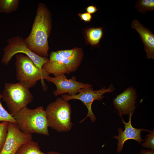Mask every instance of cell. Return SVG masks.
Segmentation results:
<instances>
[{
  "instance_id": "6da1fadb",
  "label": "cell",
  "mask_w": 154,
  "mask_h": 154,
  "mask_svg": "<svg viewBox=\"0 0 154 154\" xmlns=\"http://www.w3.org/2000/svg\"><path fill=\"white\" fill-rule=\"evenodd\" d=\"M51 29V13L44 4L40 3L38 5L31 32L24 39L29 48L37 55L48 56L49 49L48 38Z\"/></svg>"
},
{
  "instance_id": "7a4b0ae2",
  "label": "cell",
  "mask_w": 154,
  "mask_h": 154,
  "mask_svg": "<svg viewBox=\"0 0 154 154\" xmlns=\"http://www.w3.org/2000/svg\"><path fill=\"white\" fill-rule=\"evenodd\" d=\"M83 52L80 48L52 51L48 61L42 69L55 76L68 74L76 71L82 59Z\"/></svg>"
},
{
  "instance_id": "3957f363",
  "label": "cell",
  "mask_w": 154,
  "mask_h": 154,
  "mask_svg": "<svg viewBox=\"0 0 154 154\" xmlns=\"http://www.w3.org/2000/svg\"><path fill=\"white\" fill-rule=\"evenodd\" d=\"M23 133H36L48 136V125L45 110L42 106L34 109L24 107L13 115Z\"/></svg>"
},
{
  "instance_id": "277c9868",
  "label": "cell",
  "mask_w": 154,
  "mask_h": 154,
  "mask_svg": "<svg viewBox=\"0 0 154 154\" xmlns=\"http://www.w3.org/2000/svg\"><path fill=\"white\" fill-rule=\"evenodd\" d=\"M45 111L48 127L59 132L71 130L73 123L71 107L68 101L58 98L47 106Z\"/></svg>"
},
{
  "instance_id": "5b68a950",
  "label": "cell",
  "mask_w": 154,
  "mask_h": 154,
  "mask_svg": "<svg viewBox=\"0 0 154 154\" xmlns=\"http://www.w3.org/2000/svg\"><path fill=\"white\" fill-rule=\"evenodd\" d=\"M15 66L17 79L19 82L29 89L41 80L43 87L46 86L44 79L49 74L43 69L37 67L27 56L19 53L16 55Z\"/></svg>"
},
{
  "instance_id": "8992f818",
  "label": "cell",
  "mask_w": 154,
  "mask_h": 154,
  "mask_svg": "<svg viewBox=\"0 0 154 154\" xmlns=\"http://www.w3.org/2000/svg\"><path fill=\"white\" fill-rule=\"evenodd\" d=\"M29 89L19 82L4 83L2 99L12 116L32 101L33 96Z\"/></svg>"
},
{
  "instance_id": "52a82bcc",
  "label": "cell",
  "mask_w": 154,
  "mask_h": 154,
  "mask_svg": "<svg viewBox=\"0 0 154 154\" xmlns=\"http://www.w3.org/2000/svg\"><path fill=\"white\" fill-rule=\"evenodd\" d=\"M7 43L3 49V54L1 62L7 65L14 55L19 53L23 54L28 56L35 64L39 68L42 69L43 65L48 59L41 56L32 52L28 47L22 37L16 35L9 38Z\"/></svg>"
},
{
  "instance_id": "ba28073f",
  "label": "cell",
  "mask_w": 154,
  "mask_h": 154,
  "mask_svg": "<svg viewBox=\"0 0 154 154\" xmlns=\"http://www.w3.org/2000/svg\"><path fill=\"white\" fill-rule=\"evenodd\" d=\"M115 88L112 84L106 88L104 86L101 89L97 90H93L92 86L82 89L78 94L74 95L62 94V98L66 101L72 99H77L82 101L87 107L88 112L86 117L81 120L80 123H82L88 117H89L91 121L94 122L96 118L94 115L92 109V105L95 100H102L104 98V95L107 93H111L114 91Z\"/></svg>"
},
{
  "instance_id": "9c48e42d",
  "label": "cell",
  "mask_w": 154,
  "mask_h": 154,
  "mask_svg": "<svg viewBox=\"0 0 154 154\" xmlns=\"http://www.w3.org/2000/svg\"><path fill=\"white\" fill-rule=\"evenodd\" d=\"M45 79L48 82L53 83L56 86V89L53 92V94L56 96L67 93L69 95H75L82 89L92 86L89 84L77 81L76 78L74 76L71 78L67 79L64 74L54 77L48 75Z\"/></svg>"
},
{
  "instance_id": "30bf717a",
  "label": "cell",
  "mask_w": 154,
  "mask_h": 154,
  "mask_svg": "<svg viewBox=\"0 0 154 154\" xmlns=\"http://www.w3.org/2000/svg\"><path fill=\"white\" fill-rule=\"evenodd\" d=\"M32 138L31 134L22 132L16 124L8 122L7 138L0 154H16L22 145Z\"/></svg>"
},
{
  "instance_id": "8fae6325",
  "label": "cell",
  "mask_w": 154,
  "mask_h": 154,
  "mask_svg": "<svg viewBox=\"0 0 154 154\" xmlns=\"http://www.w3.org/2000/svg\"><path fill=\"white\" fill-rule=\"evenodd\" d=\"M137 96L136 91L132 86L127 88L124 92L116 96L113 100L114 108L121 117L123 115L133 113Z\"/></svg>"
},
{
  "instance_id": "7c38bea8",
  "label": "cell",
  "mask_w": 154,
  "mask_h": 154,
  "mask_svg": "<svg viewBox=\"0 0 154 154\" xmlns=\"http://www.w3.org/2000/svg\"><path fill=\"white\" fill-rule=\"evenodd\" d=\"M133 113L129 114V121L127 123L125 122L122 118V122L124 125L125 129L123 131V129L119 127L118 129L119 135L112 137L117 139L118 140L117 150L120 153L122 151L124 143L127 140L133 139L137 141L140 144L143 140L141 138V131H149L150 130L142 129H137L133 127L131 124V119Z\"/></svg>"
},
{
  "instance_id": "4fadbf2b",
  "label": "cell",
  "mask_w": 154,
  "mask_h": 154,
  "mask_svg": "<svg viewBox=\"0 0 154 154\" xmlns=\"http://www.w3.org/2000/svg\"><path fill=\"white\" fill-rule=\"evenodd\" d=\"M131 27L135 29L140 35L144 45V49L148 59H154V35L149 29L143 26L138 20L134 19Z\"/></svg>"
},
{
  "instance_id": "5bb4252c",
  "label": "cell",
  "mask_w": 154,
  "mask_h": 154,
  "mask_svg": "<svg viewBox=\"0 0 154 154\" xmlns=\"http://www.w3.org/2000/svg\"><path fill=\"white\" fill-rule=\"evenodd\" d=\"M16 154H46L41 151L38 143L31 140L22 145Z\"/></svg>"
},
{
  "instance_id": "9a60e30c",
  "label": "cell",
  "mask_w": 154,
  "mask_h": 154,
  "mask_svg": "<svg viewBox=\"0 0 154 154\" xmlns=\"http://www.w3.org/2000/svg\"><path fill=\"white\" fill-rule=\"evenodd\" d=\"M88 42L92 46L98 45L103 37L104 32L102 27L89 28L86 31Z\"/></svg>"
},
{
  "instance_id": "2e32d148",
  "label": "cell",
  "mask_w": 154,
  "mask_h": 154,
  "mask_svg": "<svg viewBox=\"0 0 154 154\" xmlns=\"http://www.w3.org/2000/svg\"><path fill=\"white\" fill-rule=\"evenodd\" d=\"M19 0H0V13L9 14L16 11Z\"/></svg>"
},
{
  "instance_id": "e0dca14e",
  "label": "cell",
  "mask_w": 154,
  "mask_h": 154,
  "mask_svg": "<svg viewBox=\"0 0 154 154\" xmlns=\"http://www.w3.org/2000/svg\"><path fill=\"white\" fill-rule=\"evenodd\" d=\"M135 7L138 12L145 13L147 11L154 10V0H138L135 4Z\"/></svg>"
},
{
  "instance_id": "ac0fdd59",
  "label": "cell",
  "mask_w": 154,
  "mask_h": 154,
  "mask_svg": "<svg viewBox=\"0 0 154 154\" xmlns=\"http://www.w3.org/2000/svg\"><path fill=\"white\" fill-rule=\"evenodd\" d=\"M2 94H0V123L1 121L11 122L17 124V122L13 116L4 108L1 102Z\"/></svg>"
},
{
  "instance_id": "d6986e66",
  "label": "cell",
  "mask_w": 154,
  "mask_h": 154,
  "mask_svg": "<svg viewBox=\"0 0 154 154\" xmlns=\"http://www.w3.org/2000/svg\"><path fill=\"white\" fill-rule=\"evenodd\" d=\"M8 122L0 123V152L5 141L8 131Z\"/></svg>"
},
{
  "instance_id": "ffe728a7",
  "label": "cell",
  "mask_w": 154,
  "mask_h": 154,
  "mask_svg": "<svg viewBox=\"0 0 154 154\" xmlns=\"http://www.w3.org/2000/svg\"><path fill=\"white\" fill-rule=\"evenodd\" d=\"M154 130L150 131V133L146 135L145 141L143 143L142 146L144 148L154 149Z\"/></svg>"
},
{
  "instance_id": "44dd1931",
  "label": "cell",
  "mask_w": 154,
  "mask_h": 154,
  "mask_svg": "<svg viewBox=\"0 0 154 154\" xmlns=\"http://www.w3.org/2000/svg\"><path fill=\"white\" fill-rule=\"evenodd\" d=\"M81 19L85 22H90L92 19V16L91 14L85 12L84 13H80L78 14Z\"/></svg>"
},
{
  "instance_id": "7402d4cb",
  "label": "cell",
  "mask_w": 154,
  "mask_h": 154,
  "mask_svg": "<svg viewBox=\"0 0 154 154\" xmlns=\"http://www.w3.org/2000/svg\"><path fill=\"white\" fill-rule=\"evenodd\" d=\"M86 10L87 13L91 14L95 13L98 11V9L96 6L92 5L88 6L86 8Z\"/></svg>"
},
{
  "instance_id": "603a6c76",
  "label": "cell",
  "mask_w": 154,
  "mask_h": 154,
  "mask_svg": "<svg viewBox=\"0 0 154 154\" xmlns=\"http://www.w3.org/2000/svg\"><path fill=\"white\" fill-rule=\"evenodd\" d=\"M140 154H154V150L142 149L140 152Z\"/></svg>"
},
{
  "instance_id": "cb8c5ba5",
  "label": "cell",
  "mask_w": 154,
  "mask_h": 154,
  "mask_svg": "<svg viewBox=\"0 0 154 154\" xmlns=\"http://www.w3.org/2000/svg\"><path fill=\"white\" fill-rule=\"evenodd\" d=\"M46 154H61L60 153L54 151H50L46 153Z\"/></svg>"
}]
</instances>
